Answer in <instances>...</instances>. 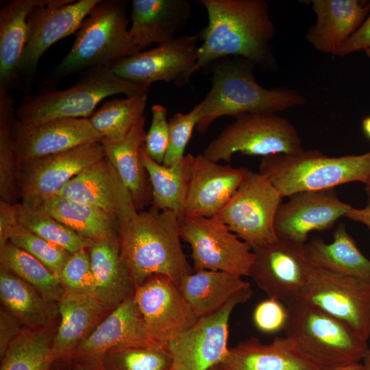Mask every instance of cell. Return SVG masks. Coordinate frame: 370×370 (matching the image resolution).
<instances>
[{
    "instance_id": "c3c4849f",
    "label": "cell",
    "mask_w": 370,
    "mask_h": 370,
    "mask_svg": "<svg viewBox=\"0 0 370 370\" xmlns=\"http://www.w3.org/2000/svg\"><path fill=\"white\" fill-rule=\"evenodd\" d=\"M16 204L0 201V249L9 242L13 230L18 225Z\"/></svg>"
},
{
    "instance_id": "d590c367",
    "label": "cell",
    "mask_w": 370,
    "mask_h": 370,
    "mask_svg": "<svg viewBox=\"0 0 370 370\" xmlns=\"http://www.w3.org/2000/svg\"><path fill=\"white\" fill-rule=\"evenodd\" d=\"M53 336L48 328L25 329L1 356L0 370H50Z\"/></svg>"
},
{
    "instance_id": "d4e9b609",
    "label": "cell",
    "mask_w": 370,
    "mask_h": 370,
    "mask_svg": "<svg viewBox=\"0 0 370 370\" xmlns=\"http://www.w3.org/2000/svg\"><path fill=\"white\" fill-rule=\"evenodd\" d=\"M191 12V3L186 0H133L130 32L139 51L173 40Z\"/></svg>"
},
{
    "instance_id": "d6a6232c",
    "label": "cell",
    "mask_w": 370,
    "mask_h": 370,
    "mask_svg": "<svg viewBox=\"0 0 370 370\" xmlns=\"http://www.w3.org/2000/svg\"><path fill=\"white\" fill-rule=\"evenodd\" d=\"M40 208L92 242L120 240L118 221L97 207L56 195L46 200Z\"/></svg>"
},
{
    "instance_id": "8992f818",
    "label": "cell",
    "mask_w": 370,
    "mask_h": 370,
    "mask_svg": "<svg viewBox=\"0 0 370 370\" xmlns=\"http://www.w3.org/2000/svg\"><path fill=\"white\" fill-rule=\"evenodd\" d=\"M143 86L116 75L110 66L92 69L75 85L26 96L16 110L18 119L29 123L70 118H89L104 99L117 94L126 97L147 93Z\"/></svg>"
},
{
    "instance_id": "ee69618b",
    "label": "cell",
    "mask_w": 370,
    "mask_h": 370,
    "mask_svg": "<svg viewBox=\"0 0 370 370\" xmlns=\"http://www.w3.org/2000/svg\"><path fill=\"white\" fill-rule=\"evenodd\" d=\"M167 109L162 105L151 108V122L143 145L145 152L158 163L162 164L169 145V121Z\"/></svg>"
},
{
    "instance_id": "e0dca14e",
    "label": "cell",
    "mask_w": 370,
    "mask_h": 370,
    "mask_svg": "<svg viewBox=\"0 0 370 370\" xmlns=\"http://www.w3.org/2000/svg\"><path fill=\"white\" fill-rule=\"evenodd\" d=\"M184 161L187 173L184 217H216L249 171L221 164L204 154L188 153Z\"/></svg>"
},
{
    "instance_id": "74e56055",
    "label": "cell",
    "mask_w": 370,
    "mask_h": 370,
    "mask_svg": "<svg viewBox=\"0 0 370 370\" xmlns=\"http://www.w3.org/2000/svg\"><path fill=\"white\" fill-rule=\"evenodd\" d=\"M12 95L0 90V198L10 204L19 202L18 161L13 138V124L16 116Z\"/></svg>"
},
{
    "instance_id": "db71d44e",
    "label": "cell",
    "mask_w": 370,
    "mask_h": 370,
    "mask_svg": "<svg viewBox=\"0 0 370 370\" xmlns=\"http://www.w3.org/2000/svg\"><path fill=\"white\" fill-rule=\"evenodd\" d=\"M362 127L366 136L370 139V116L366 117L362 122Z\"/></svg>"
},
{
    "instance_id": "ba28073f",
    "label": "cell",
    "mask_w": 370,
    "mask_h": 370,
    "mask_svg": "<svg viewBox=\"0 0 370 370\" xmlns=\"http://www.w3.org/2000/svg\"><path fill=\"white\" fill-rule=\"evenodd\" d=\"M304 150L297 129L287 119L274 113H249L236 117L208 144L203 154L217 162H229L236 153L262 158Z\"/></svg>"
},
{
    "instance_id": "6da1fadb",
    "label": "cell",
    "mask_w": 370,
    "mask_h": 370,
    "mask_svg": "<svg viewBox=\"0 0 370 370\" xmlns=\"http://www.w3.org/2000/svg\"><path fill=\"white\" fill-rule=\"evenodd\" d=\"M208 22L198 35L202 40L193 74L229 57L247 59L274 69L277 61L271 41L275 27L264 0H199Z\"/></svg>"
},
{
    "instance_id": "2e32d148",
    "label": "cell",
    "mask_w": 370,
    "mask_h": 370,
    "mask_svg": "<svg viewBox=\"0 0 370 370\" xmlns=\"http://www.w3.org/2000/svg\"><path fill=\"white\" fill-rule=\"evenodd\" d=\"M133 297L155 343L166 345L199 319L178 285L165 275L150 277L135 288Z\"/></svg>"
},
{
    "instance_id": "bcb514c9",
    "label": "cell",
    "mask_w": 370,
    "mask_h": 370,
    "mask_svg": "<svg viewBox=\"0 0 370 370\" xmlns=\"http://www.w3.org/2000/svg\"><path fill=\"white\" fill-rule=\"evenodd\" d=\"M370 48V12L359 28L343 43L336 56H345Z\"/></svg>"
},
{
    "instance_id": "5bb4252c",
    "label": "cell",
    "mask_w": 370,
    "mask_h": 370,
    "mask_svg": "<svg viewBox=\"0 0 370 370\" xmlns=\"http://www.w3.org/2000/svg\"><path fill=\"white\" fill-rule=\"evenodd\" d=\"M252 250L249 277L254 283L268 297L286 305L298 300L312 265L305 244L278 236Z\"/></svg>"
},
{
    "instance_id": "e575fe53",
    "label": "cell",
    "mask_w": 370,
    "mask_h": 370,
    "mask_svg": "<svg viewBox=\"0 0 370 370\" xmlns=\"http://www.w3.org/2000/svg\"><path fill=\"white\" fill-rule=\"evenodd\" d=\"M147 93L113 99L105 102L88 118L101 137V142L124 138L144 116Z\"/></svg>"
},
{
    "instance_id": "9f6ffc18",
    "label": "cell",
    "mask_w": 370,
    "mask_h": 370,
    "mask_svg": "<svg viewBox=\"0 0 370 370\" xmlns=\"http://www.w3.org/2000/svg\"><path fill=\"white\" fill-rule=\"evenodd\" d=\"M209 370H223L219 365H216L210 368Z\"/></svg>"
},
{
    "instance_id": "30bf717a",
    "label": "cell",
    "mask_w": 370,
    "mask_h": 370,
    "mask_svg": "<svg viewBox=\"0 0 370 370\" xmlns=\"http://www.w3.org/2000/svg\"><path fill=\"white\" fill-rule=\"evenodd\" d=\"M180 235L190 245L194 271L249 275L252 249L218 217L185 216L180 221Z\"/></svg>"
},
{
    "instance_id": "f907efd6",
    "label": "cell",
    "mask_w": 370,
    "mask_h": 370,
    "mask_svg": "<svg viewBox=\"0 0 370 370\" xmlns=\"http://www.w3.org/2000/svg\"><path fill=\"white\" fill-rule=\"evenodd\" d=\"M320 370H362L361 362H352L335 367H325Z\"/></svg>"
},
{
    "instance_id": "603a6c76",
    "label": "cell",
    "mask_w": 370,
    "mask_h": 370,
    "mask_svg": "<svg viewBox=\"0 0 370 370\" xmlns=\"http://www.w3.org/2000/svg\"><path fill=\"white\" fill-rule=\"evenodd\" d=\"M316 22L306 34L317 51L335 55L370 12V1L312 0Z\"/></svg>"
},
{
    "instance_id": "11a10c76",
    "label": "cell",
    "mask_w": 370,
    "mask_h": 370,
    "mask_svg": "<svg viewBox=\"0 0 370 370\" xmlns=\"http://www.w3.org/2000/svg\"><path fill=\"white\" fill-rule=\"evenodd\" d=\"M366 185V188H365V190H366V192H367V194L369 197V199H370V181L365 184Z\"/></svg>"
},
{
    "instance_id": "44dd1931",
    "label": "cell",
    "mask_w": 370,
    "mask_h": 370,
    "mask_svg": "<svg viewBox=\"0 0 370 370\" xmlns=\"http://www.w3.org/2000/svg\"><path fill=\"white\" fill-rule=\"evenodd\" d=\"M57 195L101 209L115 219L119 227L138 210L106 156L73 177Z\"/></svg>"
},
{
    "instance_id": "7a4b0ae2",
    "label": "cell",
    "mask_w": 370,
    "mask_h": 370,
    "mask_svg": "<svg viewBox=\"0 0 370 370\" xmlns=\"http://www.w3.org/2000/svg\"><path fill=\"white\" fill-rule=\"evenodd\" d=\"M121 255L135 288L154 275L179 285L194 271L182 246L180 220L175 213L137 210L119 227Z\"/></svg>"
},
{
    "instance_id": "4dcf8cb0",
    "label": "cell",
    "mask_w": 370,
    "mask_h": 370,
    "mask_svg": "<svg viewBox=\"0 0 370 370\" xmlns=\"http://www.w3.org/2000/svg\"><path fill=\"white\" fill-rule=\"evenodd\" d=\"M305 247L316 266L370 284V260L360 251L343 224L336 228L332 242L327 243L314 236Z\"/></svg>"
},
{
    "instance_id": "3957f363",
    "label": "cell",
    "mask_w": 370,
    "mask_h": 370,
    "mask_svg": "<svg viewBox=\"0 0 370 370\" xmlns=\"http://www.w3.org/2000/svg\"><path fill=\"white\" fill-rule=\"evenodd\" d=\"M255 66L251 61L238 57L225 58L214 62L211 88L199 103L196 127L199 132L205 133L221 116L277 114L307 103L306 99L295 90L268 89L261 86L254 75Z\"/></svg>"
},
{
    "instance_id": "816d5d0a",
    "label": "cell",
    "mask_w": 370,
    "mask_h": 370,
    "mask_svg": "<svg viewBox=\"0 0 370 370\" xmlns=\"http://www.w3.org/2000/svg\"><path fill=\"white\" fill-rule=\"evenodd\" d=\"M74 370H103L101 366L74 363Z\"/></svg>"
},
{
    "instance_id": "ac0fdd59",
    "label": "cell",
    "mask_w": 370,
    "mask_h": 370,
    "mask_svg": "<svg viewBox=\"0 0 370 370\" xmlns=\"http://www.w3.org/2000/svg\"><path fill=\"white\" fill-rule=\"evenodd\" d=\"M100 0H42L29 13V36L21 73L30 76L43 54L60 40L76 33Z\"/></svg>"
},
{
    "instance_id": "9a60e30c",
    "label": "cell",
    "mask_w": 370,
    "mask_h": 370,
    "mask_svg": "<svg viewBox=\"0 0 370 370\" xmlns=\"http://www.w3.org/2000/svg\"><path fill=\"white\" fill-rule=\"evenodd\" d=\"M199 38L177 36L173 40L140 51L112 65L119 77L150 88L156 82L184 86L189 81L198 59Z\"/></svg>"
},
{
    "instance_id": "8d00e7d4",
    "label": "cell",
    "mask_w": 370,
    "mask_h": 370,
    "mask_svg": "<svg viewBox=\"0 0 370 370\" xmlns=\"http://www.w3.org/2000/svg\"><path fill=\"white\" fill-rule=\"evenodd\" d=\"M1 266L32 286L45 299L58 302L65 291L60 280L40 261L8 242L0 249Z\"/></svg>"
},
{
    "instance_id": "83f0119b",
    "label": "cell",
    "mask_w": 370,
    "mask_h": 370,
    "mask_svg": "<svg viewBox=\"0 0 370 370\" xmlns=\"http://www.w3.org/2000/svg\"><path fill=\"white\" fill-rule=\"evenodd\" d=\"M42 0H12L0 9V90H9L21 73L28 41L27 16Z\"/></svg>"
},
{
    "instance_id": "ffe728a7",
    "label": "cell",
    "mask_w": 370,
    "mask_h": 370,
    "mask_svg": "<svg viewBox=\"0 0 370 370\" xmlns=\"http://www.w3.org/2000/svg\"><path fill=\"white\" fill-rule=\"evenodd\" d=\"M13 138L18 164L101 140V136L87 118L60 119L29 123L16 117Z\"/></svg>"
},
{
    "instance_id": "b9f144b4",
    "label": "cell",
    "mask_w": 370,
    "mask_h": 370,
    "mask_svg": "<svg viewBox=\"0 0 370 370\" xmlns=\"http://www.w3.org/2000/svg\"><path fill=\"white\" fill-rule=\"evenodd\" d=\"M200 106L197 104L187 113L178 112L169 120V139L162 164L171 166L182 162L186 147L199 121Z\"/></svg>"
},
{
    "instance_id": "6f0895ef",
    "label": "cell",
    "mask_w": 370,
    "mask_h": 370,
    "mask_svg": "<svg viewBox=\"0 0 370 370\" xmlns=\"http://www.w3.org/2000/svg\"><path fill=\"white\" fill-rule=\"evenodd\" d=\"M364 51L365 52L367 56L370 58V48L365 49Z\"/></svg>"
},
{
    "instance_id": "cb8c5ba5",
    "label": "cell",
    "mask_w": 370,
    "mask_h": 370,
    "mask_svg": "<svg viewBox=\"0 0 370 370\" xmlns=\"http://www.w3.org/2000/svg\"><path fill=\"white\" fill-rule=\"evenodd\" d=\"M223 370H320L289 338L276 337L270 343L250 338L228 349L219 364Z\"/></svg>"
},
{
    "instance_id": "f5cc1de1",
    "label": "cell",
    "mask_w": 370,
    "mask_h": 370,
    "mask_svg": "<svg viewBox=\"0 0 370 370\" xmlns=\"http://www.w3.org/2000/svg\"><path fill=\"white\" fill-rule=\"evenodd\" d=\"M362 361V370H370V347H368Z\"/></svg>"
},
{
    "instance_id": "277c9868",
    "label": "cell",
    "mask_w": 370,
    "mask_h": 370,
    "mask_svg": "<svg viewBox=\"0 0 370 370\" xmlns=\"http://www.w3.org/2000/svg\"><path fill=\"white\" fill-rule=\"evenodd\" d=\"M260 173L282 197L293 194L334 188L353 182L370 181V151L360 155L329 156L319 150L292 155L262 157Z\"/></svg>"
},
{
    "instance_id": "680465c9",
    "label": "cell",
    "mask_w": 370,
    "mask_h": 370,
    "mask_svg": "<svg viewBox=\"0 0 370 370\" xmlns=\"http://www.w3.org/2000/svg\"><path fill=\"white\" fill-rule=\"evenodd\" d=\"M169 370H175L174 369H173L172 367L171 369H169Z\"/></svg>"
},
{
    "instance_id": "f35d334b",
    "label": "cell",
    "mask_w": 370,
    "mask_h": 370,
    "mask_svg": "<svg viewBox=\"0 0 370 370\" xmlns=\"http://www.w3.org/2000/svg\"><path fill=\"white\" fill-rule=\"evenodd\" d=\"M16 217L21 226L71 254L88 249L94 243L79 236L42 208H32L18 203Z\"/></svg>"
},
{
    "instance_id": "7402d4cb",
    "label": "cell",
    "mask_w": 370,
    "mask_h": 370,
    "mask_svg": "<svg viewBox=\"0 0 370 370\" xmlns=\"http://www.w3.org/2000/svg\"><path fill=\"white\" fill-rule=\"evenodd\" d=\"M149 343H157L149 338L132 296L112 310L65 360L99 365L102 356L110 349Z\"/></svg>"
},
{
    "instance_id": "60d3db41",
    "label": "cell",
    "mask_w": 370,
    "mask_h": 370,
    "mask_svg": "<svg viewBox=\"0 0 370 370\" xmlns=\"http://www.w3.org/2000/svg\"><path fill=\"white\" fill-rule=\"evenodd\" d=\"M9 242L37 258L60 280L62 269L71 255L67 251L32 233L19 223L13 230Z\"/></svg>"
},
{
    "instance_id": "4316f807",
    "label": "cell",
    "mask_w": 370,
    "mask_h": 370,
    "mask_svg": "<svg viewBox=\"0 0 370 370\" xmlns=\"http://www.w3.org/2000/svg\"><path fill=\"white\" fill-rule=\"evenodd\" d=\"M143 116L127 135L119 141L101 142L105 156L110 161L130 193L138 210L151 203L152 192L149 176L140 158L146 132Z\"/></svg>"
},
{
    "instance_id": "f1b7e54d",
    "label": "cell",
    "mask_w": 370,
    "mask_h": 370,
    "mask_svg": "<svg viewBox=\"0 0 370 370\" xmlns=\"http://www.w3.org/2000/svg\"><path fill=\"white\" fill-rule=\"evenodd\" d=\"M58 304L60 323L53 339L56 361L65 360L108 310L92 296L66 292Z\"/></svg>"
},
{
    "instance_id": "7dc6e473",
    "label": "cell",
    "mask_w": 370,
    "mask_h": 370,
    "mask_svg": "<svg viewBox=\"0 0 370 370\" xmlns=\"http://www.w3.org/2000/svg\"><path fill=\"white\" fill-rule=\"evenodd\" d=\"M23 325L8 310L0 312V356H2L10 344L25 330Z\"/></svg>"
},
{
    "instance_id": "5b68a950",
    "label": "cell",
    "mask_w": 370,
    "mask_h": 370,
    "mask_svg": "<svg viewBox=\"0 0 370 370\" xmlns=\"http://www.w3.org/2000/svg\"><path fill=\"white\" fill-rule=\"evenodd\" d=\"M129 22L127 1L100 0L76 32L71 49L55 69L56 75L111 66L140 52L130 34Z\"/></svg>"
},
{
    "instance_id": "836d02e7",
    "label": "cell",
    "mask_w": 370,
    "mask_h": 370,
    "mask_svg": "<svg viewBox=\"0 0 370 370\" xmlns=\"http://www.w3.org/2000/svg\"><path fill=\"white\" fill-rule=\"evenodd\" d=\"M140 158L151 186L152 207L158 210L172 211L181 221L184 217L187 183L184 159L177 164L166 166L151 159L145 152L143 147L140 149Z\"/></svg>"
},
{
    "instance_id": "681fc988",
    "label": "cell",
    "mask_w": 370,
    "mask_h": 370,
    "mask_svg": "<svg viewBox=\"0 0 370 370\" xmlns=\"http://www.w3.org/2000/svg\"><path fill=\"white\" fill-rule=\"evenodd\" d=\"M345 217L365 225L370 231V199L368 200L367 206L362 208L353 207Z\"/></svg>"
},
{
    "instance_id": "484cf974",
    "label": "cell",
    "mask_w": 370,
    "mask_h": 370,
    "mask_svg": "<svg viewBox=\"0 0 370 370\" xmlns=\"http://www.w3.org/2000/svg\"><path fill=\"white\" fill-rule=\"evenodd\" d=\"M89 250L95 280L92 297L112 310L133 296L135 291L121 258L120 240L94 242Z\"/></svg>"
},
{
    "instance_id": "7c38bea8",
    "label": "cell",
    "mask_w": 370,
    "mask_h": 370,
    "mask_svg": "<svg viewBox=\"0 0 370 370\" xmlns=\"http://www.w3.org/2000/svg\"><path fill=\"white\" fill-rule=\"evenodd\" d=\"M299 301L349 325L360 338L370 337V284L312 263Z\"/></svg>"
},
{
    "instance_id": "f6af8a7d",
    "label": "cell",
    "mask_w": 370,
    "mask_h": 370,
    "mask_svg": "<svg viewBox=\"0 0 370 370\" xmlns=\"http://www.w3.org/2000/svg\"><path fill=\"white\" fill-rule=\"evenodd\" d=\"M287 308L279 300L268 297L258 303L253 312V321L258 330L273 334L284 330L287 320Z\"/></svg>"
},
{
    "instance_id": "4fadbf2b",
    "label": "cell",
    "mask_w": 370,
    "mask_h": 370,
    "mask_svg": "<svg viewBox=\"0 0 370 370\" xmlns=\"http://www.w3.org/2000/svg\"><path fill=\"white\" fill-rule=\"evenodd\" d=\"M251 285L240 291L220 309L199 318L190 328L166 344L175 370H209L218 365L228 347L229 321L234 308L251 298Z\"/></svg>"
},
{
    "instance_id": "52a82bcc",
    "label": "cell",
    "mask_w": 370,
    "mask_h": 370,
    "mask_svg": "<svg viewBox=\"0 0 370 370\" xmlns=\"http://www.w3.org/2000/svg\"><path fill=\"white\" fill-rule=\"evenodd\" d=\"M286 306V336L321 368L362 361L368 343L349 325L299 300Z\"/></svg>"
},
{
    "instance_id": "8fae6325",
    "label": "cell",
    "mask_w": 370,
    "mask_h": 370,
    "mask_svg": "<svg viewBox=\"0 0 370 370\" xmlns=\"http://www.w3.org/2000/svg\"><path fill=\"white\" fill-rule=\"evenodd\" d=\"M104 156L102 143L95 141L19 162L17 180L20 203L32 208H40L73 177Z\"/></svg>"
},
{
    "instance_id": "1f68e13d",
    "label": "cell",
    "mask_w": 370,
    "mask_h": 370,
    "mask_svg": "<svg viewBox=\"0 0 370 370\" xmlns=\"http://www.w3.org/2000/svg\"><path fill=\"white\" fill-rule=\"evenodd\" d=\"M0 297L7 310L28 329L47 328L58 312V302L1 266Z\"/></svg>"
},
{
    "instance_id": "ab89813d",
    "label": "cell",
    "mask_w": 370,
    "mask_h": 370,
    "mask_svg": "<svg viewBox=\"0 0 370 370\" xmlns=\"http://www.w3.org/2000/svg\"><path fill=\"white\" fill-rule=\"evenodd\" d=\"M172 364L166 345L149 343L110 349L102 356L99 366L103 370H169Z\"/></svg>"
},
{
    "instance_id": "f546056e",
    "label": "cell",
    "mask_w": 370,
    "mask_h": 370,
    "mask_svg": "<svg viewBox=\"0 0 370 370\" xmlns=\"http://www.w3.org/2000/svg\"><path fill=\"white\" fill-rule=\"evenodd\" d=\"M249 286V282L241 276L210 270L194 271L185 275L178 285L198 318L214 313Z\"/></svg>"
},
{
    "instance_id": "9c48e42d",
    "label": "cell",
    "mask_w": 370,
    "mask_h": 370,
    "mask_svg": "<svg viewBox=\"0 0 370 370\" xmlns=\"http://www.w3.org/2000/svg\"><path fill=\"white\" fill-rule=\"evenodd\" d=\"M282 196L260 172L247 177L216 216L254 249L275 241V219Z\"/></svg>"
},
{
    "instance_id": "7bdbcfd3",
    "label": "cell",
    "mask_w": 370,
    "mask_h": 370,
    "mask_svg": "<svg viewBox=\"0 0 370 370\" xmlns=\"http://www.w3.org/2000/svg\"><path fill=\"white\" fill-rule=\"evenodd\" d=\"M60 280L66 293L92 297L95 280L86 249L70 255L62 269Z\"/></svg>"
},
{
    "instance_id": "d6986e66",
    "label": "cell",
    "mask_w": 370,
    "mask_h": 370,
    "mask_svg": "<svg viewBox=\"0 0 370 370\" xmlns=\"http://www.w3.org/2000/svg\"><path fill=\"white\" fill-rule=\"evenodd\" d=\"M288 197L276 214V234L304 244L311 232L330 229L353 208L338 198L334 188L300 192Z\"/></svg>"
}]
</instances>
